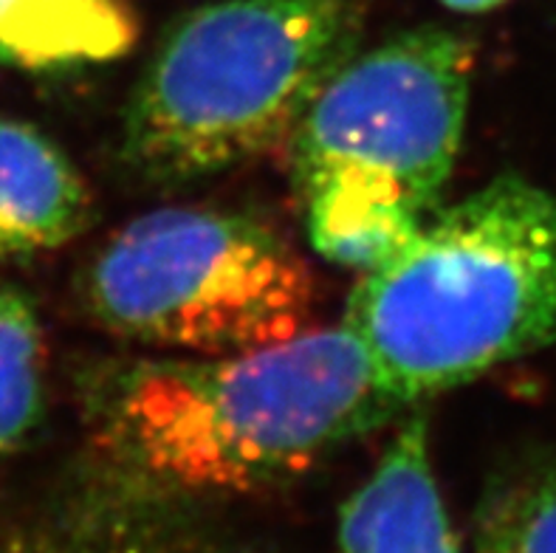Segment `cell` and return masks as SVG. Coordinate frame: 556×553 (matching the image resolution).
Returning a JSON list of instances; mask_svg holds the SVG:
<instances>
[{
    "instance_id": "cell-3",
    "label": "cell",
    "mask_w": 556,
    "mask_h": 553,
    "mask_svg": "<svg viewBox=\"0 0 556 553\" xmlns=\"http://www.w3.org/2000/svg\"><path fill=\"white\" fill-rule=\"evenodd\" d=\"M374 0H212L169 23L122 116L130 176L184 187L289 148Z\"/></svg>"
},
{
    "instance_id": "cell-9",
    "label": "cell",
    "mask_w": 556,
    "mask_h": 553,
    "mask_svg": "<svg viewBox=\"0 0 556 553\" xmlns=\"http://www.w3.org/2000/svg\"><path fill=\"white\" fill-rule=\"evenodd\" d=\"M125 0H0V65L65 71L119 60L136 42Z\"/></svg>"
},
{
    "instance_id": "cell-6",
    "label": "cell",
    "mask_w": 556,
    "mask_h": 553,
    "mask_svg": "<svg viewBox=\"0 0 556 553\" xmlns=\"http://www.w3.org/2000/svg\"><path fill=\"white\" fill-rule=\"evenodd\" d=\"M198 503L99 457L40 512L0 531V553H252Z\"/></svg>"
},
{
    "instance_id": "cell-10",
    "label": "cell",
    "mask_w": 556,
    "mask_h": 553,
    "mask_svg": "<svg viewBox=\"0 0 556 553\" xmlns=\"http://www.w3.org/2000/svg\"><path fill=\"white\" fill-rule=\"evenodd\" d=\"M46 406V342L21 288L0 280V461L40 427Z\"/></svg>"
},
{
    "instance_id": "cell-1",
    "label": "cell",
    "mask_w": 556,
    "mask_h": 553,
    "mask_svg": "<svg viewBox=\"0 0 556 553\" xmlns=\"http://www.w3.org/2000/svg\"><path fill=\"white\" fill-rule=\"evenodd\" d=\"M88 413L102 461L206 500L294 480L407 406L339 323L247 353L111 365Z\"/></svg>"
},
{
    "instance_id": "cell-5",
    "label": "cell",
    "mask_w": 556,
    "mask_h": 553,
    "mask_svg": "<svg viewBox=\"0 0 556 553\" xmlns=\"http://www.w3.org/2000/svg\"><path fill=\"white\" fill-rule=\"evenodd\" d=\"M83 302L127 342L226 356L289 342L317 316L308 260L268 221L224 206H162L91 257Z\"/></svg>"
},
{
    "instance_id": "cell-4",
    "label": "cell",
    "mask_w": 556,
    "mask_h": 553,
    "mask_svg": "<svg viewBox=\"0 0 556 553\" xmlns=\"http://www.w3.org/2000/svg\"><path fill=\"white\" fill-rule=\"evenodd\" d=\"M472 71L464 35L416 26L359 49L333 74L289 144L291 184L319 257L367 272L441 206Z\"/></svg>"
},
{
    "instance_id": "cell-7",
    "label": "cell",
    "mask_w": 556,
    "mask_h": 553,
    "mask_svg": "<svg viewBox=\"0 0 556 553\" xmlns=\"http://www.w3.org/2000/svg\"><path fill=\"white\" fill-rule=\"evenodd\" d=\"M333 553H464L438 489L424 410H407L374 472L342 503Z\"/></svg>"
},
{
    "instance_id": "cell-11",
    "label": "cell",
    "mask_w": 556,
    "mask_h": 553,
    "mask_svg": "<svg viewBox=\"0 0 556 553\" xmlns=\"http://www.w3.org/2000/svg\"><path fill=\"white\" fill-rule=\"evenodd\" d=\"M472 553H556V463L506 472L480 498Z\"/></svg>"
},
{
    "instance_id": "cell-2",
    "label": "cell",
    "mask_w": 556,
    "mask_h": 553,
    "mask_svg": "<svg viewBox=\"0 0 556 553\" xmlns=\"http://www.w3.org/2000/svg\"><path fill=\"white\" fill-rule=\"evenodd\" d=\"M342 325L407 410L556 344V196L506 173L438 206L359 274Z\"/></svg>"
},
{
    "instance_id": "cell-8",
    "label": "cell",
    "mask_w": 556,
    "mask_h": 553,
    "mask_svg": "<svg viewBox=\"0 0 556 553\" xmlns=\"http://www.w3.org/2000/svg\"><path fill=\"white\" fill-rule=\"evenodd\" d=\"M91 215L88 187L65 150L35 125L0 116V260L68 246Z\"/></svg>"
},
{
    "instance_id": "cell-12",
    "label": "cell",
    "mask_w": 556,
    "mask_h": 553,
    "mask_svg": "<svg viewBox=\"0 0 556 553\" xmlns=\"http://www.w3.org/2000/svg\"><path fill=\"white\" fill-rule=\"evenodd\" d=\"M438 3L458 14H486L494 12V9H501L508 0H438Z\"/></svg>"
}]
</instances>
